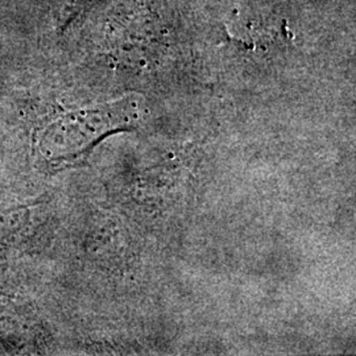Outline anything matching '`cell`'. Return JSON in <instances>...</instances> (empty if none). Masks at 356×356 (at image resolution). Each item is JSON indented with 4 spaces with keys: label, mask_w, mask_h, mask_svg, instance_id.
Instances as JSON below:
<instances>
[{
    "label": "cell",
    "mask_w": 356,
    "mask_h": 356,
    "mask_svg": "<svg viewBox=\"0 0 356 356\" xmlns=\"http://www.w3.org/2000/svg\"><path fill=\"white\" fill-rule=\"evenodd\" d=\"M140 114V99H122L78 110L51 122L38 138V152L51 165L74 163L108 134L127 128Z\"/></svg>",
    "instance_id": "obj_1"
},
{
    "label": "cell",
    "mask_w": 356,
    "mask_h": 356,
    "mask_svg": "<svg viewBox=\"0 0 356 356\" xmlns=\"http://www.w3.org/2000/svg\"><path fill=\"white\" fill-rule=\"evenodd\" d=\"M35 323L24 310L0 300V338L13 344L29 343L35 338Z\"/></svg>",
    "instance_id": "obj_2"
}]
</instances>
